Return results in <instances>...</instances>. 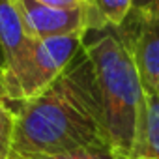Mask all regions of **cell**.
<instances>
[{
  "instance_id": "obj_1",
  "label": "cell",
  "mask_w": 159,
  "mask_h": 159,
  "mask_svg": "<svg viewBox=\"0 0 159 159\" xmlns=\"http://www.w3.org/2000/svg\"><path fill=\"white\" fill-rule=\"evenodd\" d=\"M81 148L112 150L94 66L84 47L43 92L13 107L11 125L13 153H60Z\"/></svg>"
},
{
  "instance_id": "obj_2",
  "label": "cell",
  "mask_w": 159,
  "mask_h": 159,
  "mask_svg": "<svg viewBox=\"0 0 159 159\" xmlns=\"http://www.w3.org/2000/svg\"><path fill=\"white\" fill-rule=\"evenodd\" d=\"M84 51L94 66L111 146L125 159L144 105V88L122 26L86 30Z\"/></svg>"
},
{
  "instance_id": "obj_3",
  "label": "cell",
  "mask_w": 159,
  "mask_h": 159,
  "mask_svg": "<svg viewBox=\"0 0 159 159\" xmlns=\"http://www.w3.org/2000/svg\"><path fill=\"white\" fill-rule=\"evenodd\" d=\"M84 36L86 30H79L73 34L36 39L28 67L19 83L17 103L38 96L52 81H56L67 69V66L81 54L84 47Z\"/></svg>"
},
{
  "instance_id": "obj_4",
  "label": "cell",
  "mask_w": 159,
  "mask_h": 159,
  "mask_svg": "<svg viewBox=\"0 0 159 159\" xmlns=\"http://www.w3.org/2000/svg\"><path fill=\"white\" fill-rule=\"evenodd\" d=\"M122 30L144 92L159 98V0L133 8Z\"/></svg>"
},
{
  "instance_id": "obj_5",
  "label": "cell",
  "mask_w": 159,
  "mask_h": 159,
  "mask_svg": "<svg viewBox=\"0 0 159 159\" xmlns=\"http://www.w3.org/2000/svg\"><path fill=\"white\" fill-rule=\"evenodd\" d=\"M34 41L36 39L25 28V23L13 4V0H0V45H2V51L6 56L4 88H6V98L11 112L17 103L19 83L32 56Z\"/></svg>"
},
{
  "instance_id": "obj_6",
  "label": "cell",
  "mask_w": 159,
  "mask_h": 159,
  "mask_svg": "<svg viewBox=\"0 0 159 159\" xmlns=\"http://www.w3.org/2000/svg\"><path fill=\"white\" fill-rule=\"evenodd\" d=\"M13 4L25 23V28L34 39H45L86 30L84 6L75 10H64L41 4L38 0H13Z\"/></svg>"
},
{
  "instance_id": "obj_7",
  "label": "cell",
  "mask_w": 159,
  "mask_h": 159,
  "mask_svg": "<svg viewBox=\"0 0 159 159\" xmlns=\"http://www.w3.org/2000/svg\"><path fill=\"white\" fill-rule=\"evenodd\" d=\"M125 159H159V98L144 92V105Z\"/></svg>"
},
{
  "instance_id": "obj_8",
  "label": "cell",
  "mask_w": 159,
  "mask_h": 159,
  "mask_svg": "<svg viewBox=\"0 0 159 159\" xmlns=\"http://www.w3.org/2000/svg\"><path fill=\"white\" fill-rule=\"evenodd\" d=\"M133 10V0H84L86 30L122 26Z\"/></svg>"
},
{
  "instance_id": "obj_9",
  "label": "cell",
  "mask_w": 159,
  "mask_h": 159,
  "mask_svg": "<svg viewBox=\"0 0 159 159\" xmlns=\"http://www.w3.org/2000/svg\"><path fill=\"white\" fill-rule=\"evenodd\" d=\"M10 159H120V157L109 148H81L60 153H34V155H21L11 152Z\"/></svg>"
},
{
  "instance_id": "obj_10",
  "label": "cell",
  "mask_w": 159,
  "mask_h": 159,
  "mask_svg": "<svg viewBox=\"0 0 159 159\" xmlns=\"http://www.w3.org/2000/svg\"><path fill=\"white\" fill-rule=\"evenodd\" d=\"M11 153V125L0 124V159H10Z\"/></svg>"
},
{
  "instance_id": "obj_11",
  "label": "cell",
  "mask_w": 159,
  "mask_h": 159,
  "mask_svg": "<svg viewBox=\"0 0 159 159\" xmlns=\"http://www.w3.org/2000/svg\"><path fill=\"white\" fill-rule=\"evenodd\" d=\"M4 81H6V56H4L2 45H0V101H2V103H4V105L10 109V103H8V98H6ZM10 111H11V109H10Z\"/></svg>"
},
{
  "instance_id": "obj_12",
  "label": "cell",
  "mask_w": 159,
  "mask_h": 159,
  "mask_svg": "<svg viewBox=\"0 0 159 159\" xmlns=\"http://www.w3.org/2000/svg\"><path fill=\"white\" fill-rule=\"evenodd\" d=\"M38 2L54 6V8H64V10H75V8L84 6V0H38Z\"/></svg>"
},
{
  "instance_id": "obj_13",
  "label": "cell",
  "mask_w": 159,
  "mask_h": 159,
  "mask_svg": "<svg viewBox=\"0 0 159 159\" xmlns=\"http://www.w3.org/2000/svg\"><path fill=\"white\" fill-rule=\"evenodd\" d=\"M0 124H6V125H13V112L0 101Z\"/></svg>"
},
{
  "instance_id": "obj_14",
  "label": "cell",
  "mask_w": 159,
  "mask_h": 159,
  "mask_svg": "<svg viewBox=\"0 0 159 159\" xmlns=\"http://www.w3.org/2000/svg\"><path fill=\"white\" fill-rule=\"evenodd\" d=\"M152 2H155V0H133V8H144Z\"/></svg>"
}]
</instances>
